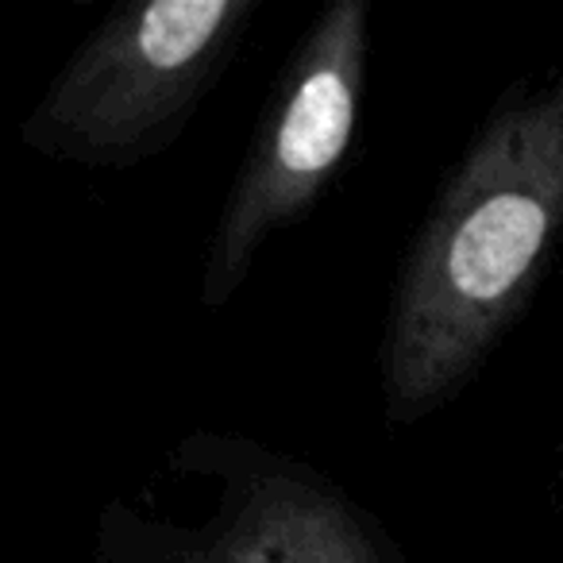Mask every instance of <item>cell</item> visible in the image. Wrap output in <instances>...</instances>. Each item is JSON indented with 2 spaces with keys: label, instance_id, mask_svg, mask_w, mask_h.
Returning <instances> with one entry per match:
<instances>
[{
  "label": "cell",
  "instance_id": "cell-1",
  "mask_svg": "<svg viewBox=\"0 0 563 563\" xmlns=\"http://www.w3.org/2000/svg\"><path fill=\"white\" fill-rule=\"evenodd\" d=\"M560 240L563 66L501 97L409 251L386 329L390 421H421L478 375Z\"/></svg>",
  "mask_w": 563,
  "mask_h": 563
},
{
  "label": "cell",
  "instance_id": "cell-2",
  "mask_svg": "<svg viewBox=\"0 0 563 563\" xmlns=\"http://www.w3.org/2000/svg\"><path fill=\"white\" fill-rule=\"evenodd\" d=\"M255 0H147L117 9L70 58L24 140L78 163H132L166 140L201 97L205 81Z\"/></svg>",
  "mask_w": 563,
  "mask_h": 563
},
{
  "label": "cell",
  "instance_id": "cell-3",
  "mask_svg": "<svg viewBox=\"0 0 563 563\" xmlns=\"http://www.w3.org/2000/svg\"><path fill=\"white\" fill-rule=\"evenodd\" d=\"M367 47L363 0L329 4L298 47L212 235L201 290L209 309L247 278L266 235L298 220L340 170L360 124Z\"/></svg>",
  "mask_w": 563,
  "mask_h": 563
},
{
  "label": "cell",
  "instance_id": "cell-4",
  "mask_svg": "<svg viewBox=\"0 0 563 563\" xmlns=\"http://www.w3.org/2000/svg\"><path fill=\"white\" fill-rule=\"evenodd\" d=\"M181 563H390L355 509L298 475L255 483Z\"/></svg>",
  "mask_w": 563,
  "mask_h": 563
}]
</instances>
